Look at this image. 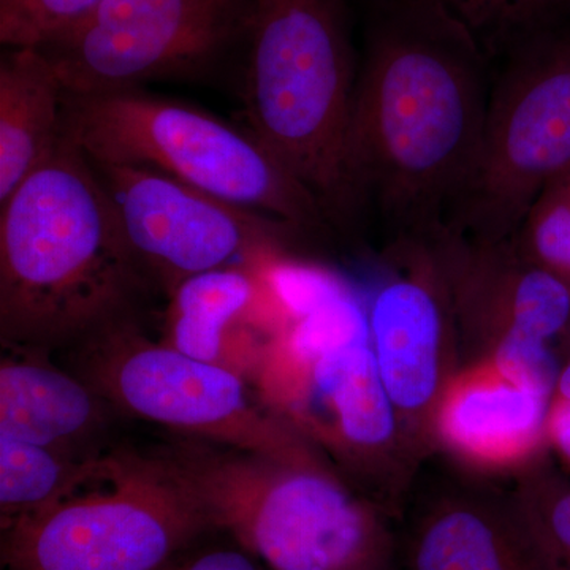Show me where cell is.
Instances as JSON below:
<instances>
[{
  "instance_id": "6da1fadb",
  "label": "cell",
  "mask_w": 570,
  "mask_h": 570,
  "mask_svg": "<svg viewBox=\"0 0 570 570\" xmlns=\"http://www.w3.org/2000/svg\"><path fill=\"white\" fill-rule=\"evenodd\" d=\"M367 9L352 175L363 206L409 234L434 235L478 160L490 61L436 0H374Z\"/></svg>"
},
{
  "instance_id": "7a4b0ae2",
  "label": "cell",
  "mask_w": 570,
  "mask_h": 570,
  "mask_svg": "<svg viewBox=\"0 0 570 570\" xmlns=\"http://www.w3.org/2000/svg\"><path fill=\"white\" fill-rule=\"evenodd\" d=\"M153 285L91 163L67 140L0 205V336L41 351L134 324Z\"/></svg>"
},
{
  "instance_id": "3957f363",
  "label": "cell",
  "mask_w": 570,
  "mask_h": 570,
  "mask_svg": "<svg viewBox=\"0 0 570 570\" xmlns=\"http://www.w3.org/2000/svg\"><path fill=\"white\" fill-rule=\"evenodd\" d=\"M243 102L249 130L326 219L363 208L351 167L356 82L346 0H250Z\"/></svg>"
},
{
  "instance_id": "277c9868",
  "label": "cell",
  "mask_w": 570,
  "mask_h": 570,
  "mask_svg": "<svg viewBox=\"0 0 570 570\" xmlns=\"http://www.w3.org/2000/svg\"><path fill=\"white\" fill-rule=\"evenodd\" d=\"M63 140L92 163L135 165L298 228L326 216L249 129L135 89L63 96Z\"/></svg>"
},
{
  "instance_id": "5b68a950",
  "label": "cell",
  "mask_w": 570,
  "mask_h": 570,
  "mask_svg": "<svg viewBox=\"0 0 570 570\" xmlns=\"http://www.w3.org/2000/svg\"><path fill=\"white\" fill-rule=\"evenodd\" d=\"M164 456L213 530L268 570H374L382 560L373 517L309 468L224 445H179Z\"/></svg>"
},
{
  "instance_id": "8992f818",
  "label": "cell",
  "mask_w": 570,
  "mask_h": 570,
  "mask_svg": "<svg viewBox=\"0 0 570 570\" xmlns=\"http://www.w3.org/2000/svg\"><path fill=\"white\" fill-rule=\"evenodd\" d=\"M2 531L9 570H168L214 530L164 456L110 453Z\"/></svg>"
},
{
  "instance_id": "52a82bcc",
  "label": "cell",
  "mask_w": 570,
  "mask_h": 570,
  "mask_svg": "<svg viewBox=\"0 0 570 570\" xmlns=\"http://www.w3.org/2000/svg\"><path fill=\"white\" fill-rule=\"evenodd\" d=\"M490 66L482 145L445 227L499 243L570 175V20L524 37Z\"/></svg>"
},
{
  "instance_id": "ba28073f",
  "label": "cell",
  "mask_w": 570,
  "mask_h": 570,
  "mask_svg": "<svg viewBox=\"0 0 570 570\" xmlns=\"http://www.w3.org/2000/svg\"><path fill=\"white\" fill-rule=\"evenodd\" d=\"M250 0H104L37 50L75 96L205 69L245 32Z\"/></svg>"
},
{
  "instance_id": "9c48e42d",
  "label": "cell",
  "mask_w": 570,
  "mask_h": 570,
  "mask_svg": "<svg viewBox=\"0 0 570 570\" xmlns=\"http://www.w3.org/2000/svg\"><path fill=\"white\" fill-rule=\"evenodd\" d=\"M135 262L153 288L174 294L213 269H264L292 225L135 165L92 163Z\"/></svg>"
},
{
  "instance_id": "30bf717a",
  "label": "cell",
  "mask_w": 570,
  "mask_h": 570,
  "mask_svg": "<svg viewBox=\"0 0 570 570\" xmlns=\"http://www.w3.org/2000/svg\"><path fill=\"white\" fill-rule=\"evenodd\" d=\"M88 343V384L116 406L212 444L298 466L283 430L250 404L242 379L228 367L151 343L134 324L116 326Z\"/></svg>"
},
{
  "instance_id": "8fae6325",
  "label": "cell",
  "mask_w": 570,
  "mask_h": 570,
  "mask_svg": "<svg viewBox=\"0 0 570 570\" xmlns=\"http://www.w3.org/2000/svg\"><path fill=\"white\" fill-rule=\"evenodd\" d=\"M9 348L14 354L0 365V438L78 459L75 450L105 423V397L37 355L40 351Z\"/></svg>"
},
{
  "instance_id": "7c38bea8",
  "label": "cell",
  "mask_w": 570,
  "mask_h": 570,
  "mask_svg": "<svg viewBox=\"0 0 570 570\" xmlns=\"http://www.w3.org/2000/svg\"><path fill=\"white\" fill-rule=\"evenodd\" d=\"M63 96L37 48H7L0 61V205L61 146Z\"/></svg>"
},
{
  "instance_id": "4fadbf2b",
  "label": "cell",
  "mask_w": 570,
  "mask_h": 570,
  "mask_svg": "<svg viewBox=\"0 0 570 570\" xmlns=\"http://www.w3.org/2000/svg\"><path fill=\"white\" fill-rule=\"evenodd\" d=\"M439 299L426 284L400 279L382 288L371 313L379 373L393 404L423 406L438 384Z\"/></svg>"
},
{
  "instance_id": "5bb4252c",
  "label": "cell",
  "mask_w": 570,
  "mask_h": 570,
  "mask_svg": "<svg viewBox=\"0 0 570 570\" xmlns=\"http://www.w3.org/2000/svg\"><path fill=\"white\" fill-rule=\"evenodd\" d=\"M547 396L502 381H479L450 396L442 426L459 448L487 459H504L528 448L538 436Z\"/></svg>"
},
{
  "instance_id": "9a60e30c",
  "label": "cell",
  "mask_w": 570,
  "mask_h": 570,
  "mask_svg": "<svg viewBox=\"0 0 570 570\" xmlns=\"http://www.w3.org/2000/svg\"><path fill=\"white\" fill-rule=\"evenodd\" d=\"M412 570H546L523 523L456 508L426 521L412 549Z\"/></svg>"
},
{
  "instance_id": "2e32d148",
  "label": "cell",
  "mask_w": 570,
  "mask_h": 570,
  "mask_svg": "<svg viewBox=\"0 0 570 570\" xmlns=\"http://www.w3.org/2000/svg\"><path fill=\"white\" fill-rule=\"evenodd\" d=\"M292 363L306 371L311 389L335 412L337 428L348 442L376 445L387 441L393 431V401L370 341L330 352L313 362Z\"/></svg>"
},
{
  "instance_id": "e0dca14e",
  "label": "cell",
  "mask_w": 570,
  "mask_h": 570,
  "mask_svg": "<svg viewBox=\"0 0 570 570\" xmlns=\"http://www.w3.org/2000/svg\"><path fill=\"white\" fill-rule=\"evenodd\" d=\"M258 277L257 269L232 266L183 281L168 296L165 344L195 360L219 363L228 326L257 298Z\"/></svg>"
},
{
  "instance_id": "ac0fdd59",
  "label": "cell",
  "mask_w": 570,
  "mask_h": 570,
  "mask_svg": "<svg viewBox=\"0 0 570 570\" xmlns=\"http://www.w3.org/2000/svg\"><path fill=\"white\" fill-rule=\"evenodd\" d=\"M89 459L0 438V512L2 527L31 515L63 497L81 478Z\"/></svg>"
},
{
  "instance_id": "d6986e66",
  "label": "cell",
  "mask_w": 570,
  "mask_h": 570,
  "mask_svg": "<svg viewBox=\"0 0 570 570\" xmlns=\"http://www.w3.org/2000/svg\"><path fill=\"white\" fill-rule=\"evenodd\" d=\"M478 41L489 61L513 43L570 20V0H436Z\"/></svg>"
},
{
  "instance_id": "ffe728a7",
  "label": "cell",
  "mask_w": 570,
  "mask_h": 570,
  "mask_svg": "<svg viewBox=\"0 0 570 570\" xmlns=\"http://www.w3.org/2000/svg\"><path fill=\"white\" fill-rule=\"evenodd\" d=\"M370 332V322L362 307L346 294L318 307L309 316L298 318L285 343V351L295 362H313L330 352L366 343Z\"/></svg>"
},
{
  "instance_id": "44dd1931",
  "label": "cell",
  "mask_w": 570,
  "mask_h": 570,
  "mask_svg": "<svg viewBox=\"0 0 570 570\" xmlns=\"http://www.w3.org/2000/svg\"><path fill=\"white\" fill-rule=\"evenodd\" d=\"M570 318V287L546 268L521 275L509 332L546 344Z\"/></svg>"
},
{
  "instance_id": "7402d4cb",
  "label": "cell",
  "mask_w": 570,
  "mask_h": 570,
  "mask_svg": "<svg viewBox=\"0 0 570 570\" xmlns=\"http://www.w3.org/2000/svg\"><path fill=\"white\" fill-rule=\"evenodd\" d=\"M104 0H0V41L7 48H39Z\"/></svg>"
},
{
  "instance_id": "603a6c76",
  "label": "cell",
  "mask_w": 570,
  "mask_h": 570,
  "mask_svg": "<svg viewBox=\"0 0 570 570\" xmlns=\"http://www.w3.org/2000/svg\"><path fill=\"white\" fill-rule=\"evenodd\" d=\"M524 234L543 265L570 287V198L560 183L553 184L524 217Z\"/></svg>"
},
{
  "instance_id": "cb8c5ba5",
  "label": "cell",
  "mask_w": 570,
  "mask_h": 570,
  "mask_svg": "<svg viewBox=\"0 0 570 570\" xmlns=\"http://www.w3.org/2000/svg\"><path fill=\"white\" fill-rule=\"evenodd\" d=\"M265 281L276 302L296 318L309 316L347 294L335 277L307 266L277 264L265 266Z\"/></svg>"
},
{
  "instance_id": "d4e9b609",
  "label": "cell",
  "mask_w": 570,
  "mask_h": 570,
  "mask_svg": "<svg viewBox=\"0 0 570 570\" xmlns=\"http://www.w3.org/2000/svg\"><path fill=\"white\" fill-rule=\"evenodd\" d=\"M521 523L543 569L570 570V490L532 505Z\"/></svg>"
},
{
  "instance_id": "484cf974",
  "label": "cell",
  "mask_w": 570,
  "mask_h": 570,
  "mask_svg": "<svg viewBox=\"0 0 570 570\" xmlns=\"http://www.w3.org/2000/svg\"><path fill=\"white\" fill-rule=\"evenodd\" d=\"M499 373L508 381L549 396L557 381V370L546 344L517 333H505L498 351Z\"/></svg>"
},
{
  "instance_id": "4316f807",
  "label": "cell",
  "mask_w": 570,
  "mask_h": 570,
  "mask_svg": "<svg viewBox=\"0 0 570 570\" xmlns=\"http://www.w3.org/2000/svg\"><path fill=\"white\" fill-rule=\"evenodd\" d=\"M242 547H214L200 551H187L168 570H264Z\"/></svg>"
},
{
  "instance_id": "83f0119b",
  "label": "cell",
  "mask_w": 570,
  "mask_h": 570,
  "mask_svg": "<svg viewBox=\"0 0 570 570\" xmlns=\"http://www.w3.org/2000/svg\"><path fill=\"white\" fill-rule=\"evenodd\" d=\"M554 441L570 459V401L562 400L551 420Z\"/></svg>"
},
{
  "instance_id": "f1b7e54d",
  "label": "cell",
  "mask_w": 570,
  "mask_h": 570,
  "mask_svg": "<svg viewBox=\"0 0 570 570\" xmlns=\"http://www.w3.org/2000/svg\"><path fill=\"white\" fill-rule=\"evenodd\" d=\"M560 393L562 400L570 401V362L560 377Z\"/></svg>"
},
{
  "instance_id": "f546056e",
  "label": "cell",
  "mask_w": 570,
  "mask_h": 570,
  "mask_svg": "<svg viewBox=\"0 0 570 570\" xmlns=\"http://www.w3.org/2000/svg\"><path fill=\"white\" fill-rule=\"evenodd\" d=\"M561 184L562 186V189L566 190V194L569 195V198H570V175L569 176H566L564 179H561V181H558Z\"/></svg>"
},
{
  "instance_id": "4dcf8cb0",
  "label": "cell",
  "mask_w": 570,
  "mask_h": 570,
  "mask_svg": "<svg viewBox=\"0 0 570 570\" xmlns=\"http://www.w3.org/2000/svg\"><path fill=\"white\" fill-rule=\"evenodd\" d=\"M366 3L374 2V0H365Z\"/></svg>"
}]
</instances>
